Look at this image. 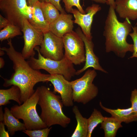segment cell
Listing matches in <instances>:
<instances>
[{"label":"cell","mask_w":137,"mask_h":137,"mask_svg":"<svg viewBox=\"0 0 137 137\" xmlns=\"http://www.w3.org/2000/svg\"><path fill=\"white\" fill-rule=\"evenodd\" d=\"M8 42L9 47H3L0 49L5 52L12 61L14 72L9 79L3 78L4 80L3 86L7 87L14 85L18 87L21 91L22 104L34 93L35 85L39 82H48L50 74L42 73L39 70L33 68L21 53L15 50L11 39Z\"/></svg>","instance_id":"1"},{"label":"cell","mask_w":137,"mask_h":137,"mask_svg":"<svg viewBox=\"0 0 137 137\" xmlns=\"http://www.w3.org/2000/svg\"><path fill=\"white\" fill-rule=\"evenodd\" d=\"M125 19L123 22L119 21L114 8L110 6L103 32L106 39V52H113L118 56L122 58L127 52L133 51V45L128 43L126 41L132 26L129 20Z\"/></svg>","instance_id":"2"},{"label":"cell","mask_w":137,"mask_h":137,"mask_svg":"<svg viewBox=\"0 0 137 137\" xmlns=\"http://www.w3.org/2000/svg\"><path fill=\"white\" fill-rule=\"evenodd\" d=\"M39 98L38 104L40 106V118L47 127L56 125L66 127L71 121L70 118L64 113V105L60 95L44 86L37 88Z\"/></svg>","instance_id":"3"},{"label":"cell","mask_w":137,"mask_h":137,"mask_svg":"<svg viewBox=\"0 0 137 137\" xmlns=\"http://www.w3.org/2000/svg\"><path fill=\"white\" fill-rule=\"evenodd\" d=\"M39 98V92L37 89L33 95L23 104L14 105L10 108L11 112L14 116L23 120L27 130L39 129L47 127L36 110Z\"/></svg>","instance_id":"4"},{"label":"cell","mask_w":137,"mask_h":137,"mask_svg":"<svg viewBox=\"0 0 137 137\" xmlns=\"http://www.w3.org/2000/svg\"><path fill=\"white\" fill-rule=\"evenodd\" d=\"M39 48L38 46H37L34 49L38 53V58L31 57L27 61L33 68L39 70H44L50 75H62L69 81L76 75V71L73 64L64 56L60 60L46 58L40 53Z\"/></svg>","instance_id":"5"},{"label":"cell","mask_w":137,"mask_h":137,"mask_svg":"<svg viewBox=\"0 0 137 137\" xmlns=\"http://www.w3.org/2000/svg\"><path fill=\"white\" fill-rule=\"evenodd\" d=\"M97 75L94 69H88L81 77L71 81L74 102L85 105L97 96L98 89L93 83Z\"/></svg>","instance_id":"6"},{"label":"cell","mask_w":137,"mask_h":137,"mask_svg":"<svg viewBox=\"0 0 137 137\" xmlns=\"http://www.w3.org/2000/svg\"><path fill=\"white\" fill-rule=\"evenodd\" d=\"M0 9L10 24L18 26L21 30L24 20L30 18L32 11L26 0H0Z\"/></svg>","instance_id":"7"},{"label":"cell","mask_w":137,"mask_h":137,"mask_svg":"<svg viewBox=\"0 0 137 137\" xmlns=\"http://www.w3.org/2000/svg\"><path fill=\"white\" fill-rule=\"evenodd\" d=\"M62 39L64 56L75 65H80L85 62L84 43L77 33L73 31L65 34Z\"/></svg>","instance_id":"8"},{"label":"cell","mask_w":137,"mask_h":137,"mask_svg":"<svg viewBox=\"0 0 137 137\" xmlns=\"http://www.w3.org/2000/svg\"><path fill=\"white\" fill-rule=\"evenodd\" d=\"M21 31L23 34L24 45L21 53L25 59L34 57L35 47L40 46L44 37V33L41 30L32 26L28 20L25 19Z\"/></svg>","instance_id":"9"},{"label":"cell","mask_w":137,"mask_h":137,"mask_svg":"<svg viewBox=\"0 0 137 137\" xmlns=\"http://www.w3.org/2000/svg\"><path fill=\"white\" fill-rule=\"evenodd\" d=\"M43 42L39 50L44 57L60 60L64 57V46L62 38L56 36L50 31L44 33Z\"/></svg>","instance_id":"10"},{"label":"cell","mask_w":137,"mask_h":137,"mask_svg":"<svg viewBox=\"0 0 137 137\" xmlns=\"http://www.w3.org/2000/svg\"><path fill=\"white\" fill-rule=\"evenodd\" d=\"M101 9L99 5L95 4L88 7L85 9L86 13L84 14L80 12L78 9H72L71 13L73 14L75 18L74 22L80 27L83 33L89 40H92V38L91 29L93 16Z\"/></svg>","instance_id":"11"},{"label":"cell","mask_w":137,"mask_h":137,"mask_svg":"<svg viewBox=\"0 0 137 137\" xmlns=\"http://www.w3.org/2000/svg\"><path fill=\"white\" fill-rule=\"evenodd\" d=\"M53 84L54 92L59 93L64 106L70 107L74 105L73 89L71 81L66 79L62 75H50L48 80Z\"/></svg>","instance_id":"12"},{"label":"cell","mask_w":137,"mask_h":137,"mask_svg":"<svg viewBox=\"0 0 137 137\" xmlns=\"http://www.w3.org/2000/svg\"><path fill=\"white\" fill-rule=\"evenodd\" d=\"M76 32L84 43L85 59L84 65L82 68L76 71V75H79L90 67H92L95 70L106 73L107 72L100 65L99 59L94 53V44L92 40H89L87 38L80 28L78 27L76 29Z\"/></svg>","instance_id":"13"},{"label":"cell","mask_w":137,"mask_h":137,"mask_svg":"<svg viewBox=\"0 0 137 137\" xmlns=\"http://www.w3.org/2000/svg\"><path fill=\"white\" fill-rule=\"evenodd\" d=\"M72 15L61 13L58 17L50 24L49 31L57 37L62 38L66 34L73 31Z\"/></svg>","instance_id":"14"},{"label":"cell","mask_w":137,"mask_h":137,"mask_svg":"<svg viewBox=\"0 0 137 137\" xmlns=\"http://www.w3.org/2000/svg\"><path fill=\"white\" fill-rule=\"evenodd\" d=\"M115 10L120 18L134 20L137 19V0H116Z\"/></svg>","instance_id":"15"},{"label":"cell","mask_w":137,"mask_h":137,"mask_svg":"<svg viewBox=\"0 0 137 137\" xmlns=\"http://www.w3.org/2000/svg\"><path fill=\"white\" fill-rule=\"evenodd\" d=\"M30 24L36 28L45 33L49 31L50 24L45 20L41 7L38 2L32 7L31 17L28 20Z\"/></svg>","instance_id":"16"},{"label":"cell","mask_w":137,"mask_h":137,"mask_svg":"<svg viewBox=\"0 0 137 137\" xmlns=\"http://www.w3.org/2000/svg\"><path fill=\"white\" fill-rule=\"evenodd\" d=\"M99 105L103 110L122 122L128 123L137 121V113L134 111L131 107L125 109H112L103 106L101 102Z\"/></svg>","instance_id":"17"},{"label":"cell","mask_w":137,"mask_h":137,"mask_svg":"<svg viewBox=\"0 0 137 137\" xmlns=\"http://www.w3.org/2000/svg\"><path fill=\"white\" fill-rule=\"evenodd\" d=\"M3 122L7 129L10 135H13L16 131L26 129L23 123L20 122L12 114L10 110L7 107L4 108Z\"/></svg>","instance_id":"18"},{"label":"cell","mask_w":137,"mask_h":137,"mask_svg":"<svg viewBox=\"0 0 137 137\" xmlns=\"http://www.w3.org/2000/svg\"><path fill=\"white\" fill-rule=\"evenodd\" d=\"M72 111L77 122L76 127L71 137H87L88 132L87 119L83 117L78 107L74 106Z\"/></svg>","instance_id":"19"},{"label":"cell","mask_w":137,"mask_h":137,"mask_svg":"<svg viewBox=\"0 0 137 137\" xmlns=\"http://www.w3.org/2000/svg\"><path fill=\"white\" fill-rule=\"evenodd\" d=\"M21 99V91L16 85H13L9 89L0 90V106L9 104L10 100H13L21 105L22 104Z\"/></svg>","instance_id":"20"},{"label":"cell","mask_w":137,"mask_h":137,"mask_svg":"<svg viewBox=\"0 0 137 137\" xmlns=\"http://www.w3.org/2000/svg\"><path fill=\"white\" fill-rule=\"evenodd\" d=\"M121 122L114 117H105L100 128L104 131L105 137H115L118 129L123 127Z\"/></svg>","instance_id":"21"},{"label":"cell","mask_w":137,"mask_h":137,"mask_svg":"<svg viewBox=\"0 0 137 137\" xmlns=\"http://www.w3.org/2000/svg\"><path fill=\"white\" fill-rule=\"evenodd\" d=\"M41 7L45 20L50 24L56 20L60 15L58 9L50 3H41Z\"/></svg>","instance_id":"22"},{"label":"cell","mask_w":137,"mask_h":137,"mask_svg":"<svg viewBox=\"0 0 137 137\" xmlns=\"http://www.w3.org/2000/svg\"><path fill=\"white\" fill-rule=\"evenodd\" d=\"M104 118L100 111L94 109L91 116L87 119L88 132L87 137L91 136L94 129L98 124L103 122Z\"/></svg>","instance_id":"23"},{"label":"cell","mask_w":137,"mask_h":137,"mask_svg":"<svg viewBox=\"0 0 137 137\" xmlns=\"http://www.w3.org/2000/svg\"><path fill=\"white\" fill-rule=\"evenodd\" d=\"M21 29L18 26L10 24L5 27L0 32V41H3L22 35Z\"/></svg>","instance_id":"24"},{"label":"cell","mask_w":137,"mask_h":137,"mask_svg":"<svg viewBox=\"0 0 137 137\" xmlns=\"http://www.w3.org/2000/svg\"><path fill=\"white\" fill-rule=\"evenodd\" d=\"M52 128V127H47L39 129H26L22 131L30 137H47Z\"/></svg>","instance_id":"25"},{"label":"cell","mask_w":137,"mask_h":137,"mask_svg":"<svg viewBox=\"0 0 137 137\" xmlns=\"http://www.w3.org/2000/svg\"><path fill=\"white\" fill-rule=\"evenodd\" d=\"M64 4L65 11L68 13H71L74 6L76 7L78 9L82 14L86 12L80 4V0H62Z\"/></svg>","instance_id":"26"},{"label":"cell","mask_w":137,"mask_h":137,"mask_svg":"<svg viewBox=\"0 0 137 137\" xmlns=\"http://www.w3.org/2000/svg\"><path fill=\"white\" fill-rule=\"evenodd\" d=\"M132 28L133 30V32L129 34L133 41V51L132 55L130 58L133 57L137 58V27L135 26Z\"/></svg>","instance_id":"27"},{"label":"cell","mask_w":137,"mask_h":137,"mask_svg":"<svg viewBox=\"0 0 137 137\" xmlns=\"http://www.w3.org/2000/svg\"><path fill=\"white\" fill-rule=\"evenodd\" d=\"M130 100L133 110L137 113V89L132 91Z\"/></svg>","instance_id":"28"},{"label":"cell","mask_w":137,"mask_h":137,"mask_svg":"<svg viewBox=\"0 0 137 137\" xmlns=\"http://www.w3.org/2000/svg\"><path fill=\"white\" fill-rule=\"evenodd\" d=\"M61 0H39L41 3L46 2L50 3L54 5L60 11L61 13H66L60 4Z\"/></svg>","instance_id":"29"},{"label":"cell","mask_w":137,"mask_h":137,"mask_svg":"<svg viewBox=\"0 0 137 137\" xmlns=\"http://www.w3.org/2000/svg\"><path fill=\"white\" fill-rule=\"evenodd\" d=\"M5 125L3 122L0 121V137H10L9 132L5 130Z\"/></svg>","instance_id":"30"},{"label":"cell","mask_w":137,"mask_h":137,"mask_svg":"<svg viewBox=\"0 0 137 137\" xmlns=\"http://www.w3.org/2000/svg\"><path fill=\"white\" fill-rule=\"evenodd\" d=\"M10 24L9 21L0 14V29L4 28Z\"/></svg>","instance_id":"31"},{"label":"cell","mask_w":137,"mask_h":137,"mask_svg":"<svg viewBox=\"0 0 137 137\" xmlns=\"http://www.w3.org/2000/svg\"><path fill=\"white\" fill-rule=\"evenodd\" d=\"M28 5L32 7L38 2L39 0H26Z\"/></svg>","instance_id":"32"},{"label":"cell","mask_w":137,"mask_h":137,"mask_svg":"<svg viewBox=\"0 0 137 137\" xmlns=\"http://www.w3.org/2000/svg\"><path fill=\"white\" fill-rule=\"evenodd\" d=\"M106 4L110 6L113 7L115 9V1L114 0H106Z\"/></svg>","instance_id":"33"},{"label":"cell","mask_w":137,"mask_h":137,"mask_svg":"<svg viewBox=\"0 0 137 137\" xmlns=\"http://www.w3.org/2000/svg\"><path fill=\"white\" fill-rule=\"evenodd\" d=\"M4 113L2 110V107H0V121L3 122L4 119Z\"/></svg>","instance_id":"34"},{"label":"cell","mask_w":137,"mask_h":137,"mask_svg":"<svg viewBox=\"0 0 137 137\" xmlns=\"http://www.w3.org/2000/svg\"><path fill=\"white\" fill-rule=\"evenodd\" d=\"M5 64V62L4 59L2 57L0 58V68H3Z\"/></svg>","instance_id":"35"},{"label":"cell","mask_w":137,"mask_h":137,"mask_svg":"<svg viewBox=\"0 0 137 137\" xmlns=\"http://www.w3.org/2000/svg\"><path fill=\"white\" fill-rule=\"evenodd\" d=\"M97 3L105 4L106 3V0H90Z\"/></svg>","instance_id":"36"},{"label":"cell","mask_w":137,"mask_h":137,"mask_svg":"<svg viewBox=\"0 0 137 137\" xmlns=\"http://www.w3.org/2000/svg\"><path fill=\"white\" fill-rule=\"evenodd\" d=\"M4 51L0 49V55L1 56L4 55Z\"/></svg>","instance_id":"37"},{"label":"cell","mask_w":137,"mask_h":137,"mask_svg":"<svg viewBox=\"0 0 137 137\" xmlns=\"http://www.w3.org/2000/svg\"><path fill=\"white\" fill-rule=\"evenodd\" d=\"M137 23H136V25H137Z\"/></svg>","instance_id":"38"}]
</instances>
